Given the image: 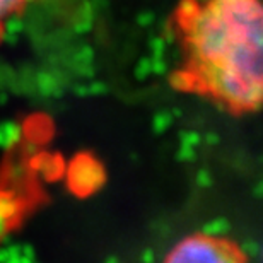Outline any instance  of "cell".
Wrapping results in <instances>:
<instances>
[{"label": "cell", "instance_id": "obj_1", "mask_svg": "<svg viewBox=\"0 0 263 263\" xmlns=\"http://www.w3.org/2000/svg\"><path fill=\"white\" fill-rule=\"evenodd\" d=\"M180 64L173 89L234 117L256 113L263 98L260 0H180L170 15Z\"/></svg>", "mask_w": 263, "mask_h": 263}, {"label": "cell", "instance_id": "obj_2", "mask_svg": "<svg viewBox=\"0 0 263 263\" xmlns=\"http://www.w3.org/2000/svg\"><path fill=\"white\" fill-rule=\"evenodd\" d=\"M166 261H205V263H245L248 255L236 241L207 233H195L183 238L164 256Z\"/></svg>", "mask_w": 263, "mask_h": 263}, {"label": "cell", "instance_id": "obj_3", "mask_svg": "<svg viewBox=\"0 0 263 263\" xmlns=\"http://www.w3.org/2000/svg\"><path fill=\"white\" fill-rule=\"evenodd\" d=\"M33 2V0H0V38L4 34L5 29V23L14 17V15H19L21 12H24V9Z\"/></svg>", "mask_w": 263, "mask_h": 263}]
</instances>
